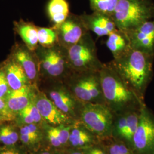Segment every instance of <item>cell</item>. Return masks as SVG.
I'll return each instance as SVG.
<instances>
[{
	"label": "cell",
	"instance_id": "5bb4252c",
	"mask_svg": "<svg viewBox=\"0 0 154 154\" xmlns=\"http://www.w3.org/2000/svg\"><path fill=\"white\" fill-rule=\"evenodd\" d=\"M38 90L37 86L32 85L25 86L17 90H11L5 100L8 108L14 117V119L20 111L33 102Z\"/></svg>",
	"mask_w": 154,
	"mask_h": 154
},
{
	"label": "cell",
	"instance_id": "30bf717a",
	"mask_svg": "<svg viewBox=\"0 0 154 154\" xmlns=\"http://www.w3.org/2000/svg\"><path fill=\"white\" fill-rule=\"evenodd\" d=\"M34 103L45 122L50 126L71 125L75 121V119L61 111L46 94L39 89L34 98Z\"/></svg>",
	"mask_w": 154,
	"mask_h": 154
},
{
	"label": "cell",
	"instance_id": "8992f818",
	"mask_svg": "<svg viewBox=\"0 0 154 154\" xmlns=\"http://www.w3.org/2000/svg\"><path fill=\"white\" fill-rule=\"evenodd\" d=\"M37 55L39 63L40 75L45 79L63 81L72 73L67 49L59 44L50 48L41 46Z\"/></svg>",
	"mask_w": 154,
	"mask_h": 154
},
{
	"label": "cell",
	"instance_id": "1f68e13d",
	"mask_svg": "<svg viewBox=\"0 0 154 154\" xmlns=\"http://www.w3.org/2000/svg\"><path fill=\"white\" fill-rule=\"evenodd\" d=\"M109 154H134L130 149L122 143H114L109 148Z\"/></svg>",
	"mask_w": 154,
	"mask_h": 154
},
{
	"label": "cell",
	"instance_id": "d590c367",
	"mask_svg": "<svg viewBox=\"0 0 154 154\" xmlns=\"http://www.w3.org/2000/svg\"><path fill=\"white\" fill-rule=\"evenodd\" d=\"M51 154H65L61 152H59V151H55L53 152H51Z\"/></svg>",
	"mask_w": 154,
	"mask_h": 154
},
{
	"label": "cell",
	"instance_id": "836d02e7",
	"mask_svg": "<svg viewBox=\"0 0 154 154\" xmlns=\"http://www.w3.org/2000/svg\"><path fill=\"white\" fill-rule=\"evenodd\" d=\"M31 154H51V152H50L48 150H41L39 149L38 151L33 152Z\"/></svg>",
	"mask_w": 154,
	"mask_h": 154
},
{
	"label": "cell",
	"instance_id": "7a4b0ae2",
	"mask_svg": "<svg viewBox=\"0 0 154 154\" xmlns=\"http://www.w3.org/2000/svg\"><path fill=\"white\" fill-rule=\"evenodd\" d=\"M99 72L105 104L114 114L139 110L144 105L143 99L123 81L110 62L104 63Z\"/></svg>",
	"mask_w": 154,
	"mask_h": 154
},
{
	"label": "cell",
	"instance_id": "3957f363",
	"mask_svg": "<svg viewBox=\"0 0 154 154\" xmlns=\"http://www.w3.org/2000/svg\"><path fill=\"white\" fill-rule=\"evenodd\" d=\"M111 17L118 29L128 33L154 18V4L151 0H119Z\"/></svg>",
	"mask_w": 154,
	"mask_h": 154
},
{
	"label": "cell",
	"instance_id": "e575fe53",
	"mask_svg": "<svg viewBox=\"0 0 154 154\" xmlns=\"http://www.w3.org/2000/svg\"><path fill=\"white\" fill-rule=\"evenodd\" d=\"M85 154V153H83L79 151H72L71 152H70V154Z\"/></svg>",
	"mask_w": 154,
	"mask_h": 154
},
{
	"label": "cell",
	"instance_id": "d6986e66",
	"mask_svg": "<svg viewBox=\"0 0 154 154\" xmlns=\"http://www.w3.org/2000/svg\"><path fill=\"white\" fill-rule=\"evenodd\" d=\"M106 45L114 59L119 58L132 48L127 34L118 29L108 35Z\"/></svg>",
	"mask_w": 154,
	"mask_h": 154
},
{
	"label": "cell",
	"instance_id": "8d00e7d4",
	"mask_svg": "<svg viewBox=\"0 0 154 154\" xmlns=\"http://www.w3.org/2000/svg\"><path fill=\"white\" fill-rule=\"evenodd\" d=\"M0 123H2V121H1V118H0Z\"/></svg>",
	"mask_w": 154,
	"mask_h": 154
},
{
	"label": "cell",
	"instance_id": "74e56055",
	"mask_svg": "<svg viewBox=\"0 0 154 154\" xmlns=\"http://www.w3.org/2000/svg\"><path fill=\"white\" fill-rule=\"evenodd\" d=\"M152 154H154V151H153V152H152Z\"/></svg>",
	"mask_w": 154,
	"mask_h": 154
},
{
	"label": "cell",
	"instance_id": "277c9868",
	"mask_svg": "<svg viewBox=\"0 0 154 154\" xmlns=\"http://www.w3.org/2000/svg\"><path fill=\"white\" fill-rule=\"evenodd\" d=\"M99 72H72L63 82L83 103L105 104Z\"/></svg>",
	"mask_w": 154,
	"mask_h": 154
},
{
	"label": "cell",
	"instance_id": "484cf974",
	"mask_svg": "<svg viewBox=\"0 0 154 154\" xmlns=\"http://www.w3.org/2000/svg\"><path fill=\"white\" fill-rule=\"evenodd\" d=\"M139 110H131L126 112L127 125L123 138L131 145L134 134L138 127L139 120Z\"/></svg>",
	"mask_w": 154,
	"mask_h": 154
},
{
	"label": "cell",
	"instance_id": "83f0119b",
	"mask_svg": "<svg viewBox=\"0 0 154 154\" xmlns=\"http://www.w3.org/2000/svg\"><path fill=\"white\" fill-rule=\"evenodd\" d=\"M0 118L2 122L14 121V117L8 109L5 100L2 98H0Z\"/></svg>",
	"mask_w": 154,
	"mask_h": 154
},
{
	"label": "cell",
	"instance_id": "cb8c5ba5",
	"mask_svg": "<svg viewBox=\"0 0 154 154\" xmlns=\"http://www.w3.org/2000/svg\"><path fill=\"white\" fill-rule=\"evenodd\" d=\"M19 141L20 129L15 123H0V146H16Z\"/></svg>",
	"mask_w": 154,
	"mask_h": 154
},
{
	"label": "cell",
	"instance_id": "9a60e30c",
	"mask_svg": "<svg viewBox=\"0 0 154 154\" xmlns=\"http://www.w3.org/2000/svg\"><path fill=\"white\" fill-rule=\"evenodd\" d=\"M88 31H91L98 37L108 36L118 28L111 17L94 11L91 14L80 16Z\"/></svg>",
	"mask_w": 154,
	"mask_h": 154
},
{
	"label": "cell",
	"instance_id": "603a6c76",
	"mask_svg": "<svg viewBox=\"0 0 154 154\" xmlns=\"http://www.w3.org/2000/svg\"><path fill=\"white\" fill-rule=\"evenodd\" d=\"M94 142L92 133L85 127L78 126L74 124L71 130L69 144L74 148H89Z\"/></svg>",
	"mask_w": 154,
	"mask_h": 154
},
{
	"label": "cell",
	"instance_id": "4fadbf2b",
	"mask_svg": "<svg viewBox=\"0 0 154 154\" xmlns=\"http://www.w3.org/2000/svg\"><path fill=\"white\" fill-rule=\"evenodd\" d=\"M12 58L25 72L31 85L37 86L40 75L38 58L36 54L24 46H17L13 52Z\"/></svg>",
	"mask_w": 154,
	"mask_h": 154
},
{
	"label": "cell",
	"instance_id": "6da1fadb",
	"mask_svg": "<svg viewBox=\"0 0 154 154\" xmlns=\"http://www.w3.org/2000/svg\"><path fill=\"white\" fill-rule=\"evenodd\" d=\"M154 55L131 48L110 64L122 79L143 99L154 74Z\"/></svg>",
	"mask_w": 154,
	"mask_h": 154
},
{
	"label": "cell",
	"instance_id": "9c48e42d",
	"mask_svg": "<svg viewBox=\"0 0 154 154\" xmlns=\"http://www.w3.org/2000/svg\"><path fill=\"white\" fill-rule=\"evenodd\" d=\"M50 81L52 85L45 93L63 113L74 119L79 118L83 103L75 97L63 81Z\"/></svg>",
	"mask_w": 154,
	"mask_h": 154
},
{
	"label": "cell",
	"instance_id": "52a82bcc",
	"mask_svg": "<svg viewBox=\"0 0 154 154\" xmlns=\"http://www.w3.org/2000/svg\"><path fill=\"white\" fill-rule=\"evenodd\" d=\"M114 114L106 104L85 103L79 119L90 132L99 137H106L112 130Z\"/></svg>",
	"mask_w": 154,
	"mask_h": 154
},
{
	"label": "cell",
	"instance_id": "8fae6325",
	"mask_svg": "<svg viewBox=\"0 0 154 154\" xmlns=\"http://www.w3.org/2000/svg\"><path fill=\"white\" fill-rule=\"evenodd\" d=\"M57 30L59 44L69 49L82 38L89 31L85 27L80 16L69 15L66 20L58 26Z\"/></svg>",
	"mask_w": 154,
	"mask_h": 154
},
{
	"label": "cell",
	"instance_id": "f1b7e54d",
	"mask_svg": "<svg viewBox=\"0 0 154 154\" xmlns=\"http://www.w3.org/2000/svg\"><path fill=\"white\" fill-rule=\"evenodd\" d=\"M11 90L3 67L0 68V98L5 99Z\"/></svg>",
	"mask_w": 154,
	"mask_h": 154
},
{
	"label": "cell",
	"instance_id": "7c38bea8",
	"mask_svg": "<svg viewBox=\"0 0 154 154\" xmlns=\"http://www.w3.org/2000/svg\"><path fill=\"white\" fill-rule=\"evenodd\" d=\"M126 33L132 49L154 55V18Z\"/></svg>",
	"mask_w": 154,
	"mask_h": 154
},
{
	"label": "cell",
	"instance_id": "e0dca14e",
	"mask_svg": "<svg viewBox=\"0 0 154 154\" xmlns=\"http://www.w3.org/2000/svg\"><path fill=\"white\" fill-rule=\"evenodd\" d=\"M3 69L7 82L12 90H17L31 85L22 67L12 57L6 62Z\"/></svg>",
	"mask_w": 154,
	"mask_h": 154
},
{
	"label": "cell",
	"instance_id": "ba28073f",
	"mask_svg": "<svg viewBox=\"0 0 154 154\" xmlns=\"http://www.w3.org/2000/svg\"><path fill=\"white\" fill-rule=\"evenodd\" d=\"M136 154H152L154 149V115L143 105L139 111L138 127L132 139Z\"/></svg>",
	"mask_w": 154,
	"mask_h": 154
},
{
	"label": "cell",
	"instance_id": "ac0fdd59",
	"mask_svg": "<svg viewBox=\"0 0 154 154\" xmlns=\"http://www.w3.org/2000/svg\"><path fill=\"white\" fill-rule=\"evenodd\" d=\"M74 124L54 126L45 123L44 125L45 135L50 145L58 149L69 143L70 131Z\"/></svg>",
	"mask_w": 154,
	"mask_h": 154
},
{
	"label": "cell",
	"instance_id": "4dcf8cb0",
	"mask_svg": "<svg viewBox=\"0 0 154 154\" xmlns=\"http://www.w3.org/2000/svg\"><path fill=\"white\" fill-rule=\"evenodd\" d=\"M0 154H29L28 151L23 146L17 145L13 146H0Z\"/></svg>",
	"mask_w": 154,
	"mask_h": 154
},
{
	"label": "cell",
	"instance_id": "d6a6232c",
	"mask_svg": "<svg viewBox=\"0 0 154 154\" xmlns=\"http://www.w3.org/2000/svg\"><path fill=\"white\" fill-rule=\"evenodd\" d=\"M85 154H106L105 151L99 147H89Z\"/></svg>",
	"mask_w": 154,
	"mask_h": 154
},
{
	"label": "cell",
	"instance_id": "7402d4cb",
	"mask_svg": "<svg viewBox=\"0 0 154 154\" xmlns=\"http://www.w3.org/2000/svg\"><path fill=\"white\" fill-rule=\"evenodd\" d=\"M47 11L54 26L61 25L70 15L69 6L66 0H50Z\"/></svg>",
	"mask_w": 154,
	"mask_h": 154
},
{
	"label": "cell",
	"instance_id": "5b68a950",
	"mask_svg": "<svg viewBox=\"0 0 154 154\" xmlns=\"http://www.w3.org/2000/svg\"><path fill=\"white\" fill-rule=\"evenodd\" d=\"M67 55L72 72H99L104 64L98 57L95 42L90 32L67 49Z\"/></svg>",
	"mask_w": 154,
	"mask_h": 154
},
{
	"label": "cell",
	"instance_id": "4316f807",
	"mask_svg": "<svg viewBox=\"0 0 154 154\" xmlns=\"http://www.w3.org/2000/svg\"><path fill=\"white\" fill-rule=\"evenodd\" d=\"M119 0H89L94 11L112 16Z\"/></svg>",
	"mask_w": 154,
	"mask_h": 154
},
{
	"label": "cell",
	"instance_id": "f546056e",
	"mask_svg": "<svg viewBox=\"0 0 154 154\" xmlns=\"http://www.w3.org/2000/svg\"><path fill=\"white\" fill-rule=\"evenodd\" d=\"M127 125L126 112L120 114L116 125V134L118 136L123 138Z\"/></svg>",
	"mask_w": 154,
	"mask_h": 154
},
{
	"label": "cell",
	"instance_id": "d4e9b609",
	"mask_svg": "<svg viewBox=\"0 0 154 154\" xmlns=\"http://www.w3.org/2000/svg\"><path fill=\"white\" fill-rule=\"evenodd\" d=\"M38 44L42 47L50 48L58 44V36L54 27L38 28Z\"/></svg>",
	"mask_w": 154,
	"mask_h": 154
},
{
	"label": "cell",
	"instance_id": "2e32d148",
	"mask_svg": "<svg viewBox=\"0 0 154 154\" xmlns=\"http://www.w3.org/2000/svg\"><path fill=\"white\" fill-rule=\"evenodd\" d=\"M20 141L22 146L32 153L38 151L45 138L44 126L30 124L19 127Z\"/></svg>",
	"mask_w": 154,
	"mask_h": 154
},
{
	"label": "cell",
	"instance_id": "ffe728a7",
	"mask_svg": "<svg viewBox=\"0 0 154 154\" xmlns=\"http://www.w3.org/2000/svg\"><path fill=\"white\" fill-rule=\"evenodd\" d=\"M17 33L20 35L28 49L34 51L38 48V28L32 23L23 21L15 25Z\"/></svg>",
	"mask_w": 154,
	"mask_h": 154
},
{
	"label": "cell",
	"instance_id": "44dd1931",
	"mask_svg": "<svg viewBox=\"0 0 154 154\" xmlns=\"http://www.w3.org/2000/svg\"><path fill=\"white\" fill-rule=\"evenodd\" d=\"M13 122L18 127L30 124L44 126L46 123L34 103V99L27 107L17 114Z\"/></svg>",
	"mask_w": 154,
	"mask_h": 154
}]
</instances>
